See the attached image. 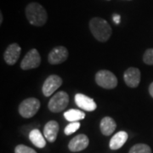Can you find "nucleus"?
I'll list each match as a JSON object with an SVG mask.
<instances>
[{
  "label": "nucleus",
  "mask_w": 153,
  "mask_h": 153,
  "mask_svg": "<svg viewBox=\"0 0 153 153\" xmlns=\"http://www.w3.org/2000/svg\"><path fill=\"white\" fill-rule=\"evenodd\" d=\"M89 29L94 37L100 42H106L112 33L109 23L100 17H94L90 20Z\"/></svg>",
  "instance_id": "f257e3e1"
},
{
  "label": "nucleus",
  "mask_w": 153,
  "mask_h": 153,
  "mask_svg": "<svg viewBox=\"0 0 153 153\" xmlns=\"http://www.w3.org/2000/svg\"><path fill=\"white\" fill-rule=\"evenodd\" d=\"M26 16L28 22L35 27H42L47 22V12L43 6L38 3L29 4L26 9Z\"/></svg>",
  "instance_id": "f03ea898"
},
{
  "label": "nucleus",
  "mask_w": 153,
  "mask_h": 153,
  "mask_svg": "<svg viewBox=\"0 0 153 153\" xmlns=\"http://www.w3.org/2000/svg\"><path fill=\"white\" fill-rule=\"evenodd\" d=\"M61 84H62V79L60 76L57 75H50L44 81V85L42 88L43 94L46 97H49L55 93L61 86Z\"/></svg>",
  "instance_id": "0eeeda50"
},
{
  "label": "nucleus",
  "mask_w": 153,
  "mask_h": 153,
  "mask_svg": "<svg viewBox=\"0 0 153 153\" xmlns=\"http://www.w3.org/2000/svg\"><path fill=\"white\" fill-rule=\"evenodd\" d=\"M21 51L22 49L20 47V45L17 44H10L4 52V60L6 61L7 64L9 65H14L16 63V61L20 57L21 55Z\"/></svg>",
  "instance_id": "f8f14e48"
},
{
  "label": "nucleus",
  "mask_w": 153,
  "mask_h": 153,
  "mask_svg": "<svg viewBox=\"0 0 153 153\" xmlns=\"http://www.w3.org/2000/svg\"><path fill=\"white\" fill-rule=\"evenodd\" d=\"M41 63V57L36 49H31L27 54L25 55L21 63L22 70H30L33 68H37Z\"/></svg>",
  "instance_id": "423d86ee"
},
{
  "label": "nucleus",
  "mask_w": 153,
  "mask_h": 153,
  "mask_svg": "<svg viewBox=\"0 0 153 153\" xmlns=\"http://www.w3.org/2000/svg\"><path fill=\"white\" fill-rule=\"evenodd\" d=\"M88 138L85 134H78L75 136L68 144V148L72 152H81L82 150L86 149L88 146Z\"/></svg>",
  "instance_id": "9b49d317"
},
{
  "label": "nucleus",
  "mask_w": 153,
  "mask_h": 153,
  "mask_svg": "<svg viewBox=\"0 0 153 153\" xmlns=\"http://www.w3.org/2000/svg\"><path fill=\"white\" fill-rule=\"evenodd\" d=\"M64 117L66 120L71 123V122H77V121L83 119L85 117V114L84 112H82L79 110L71 109L64 113Z\"/></svg>",
  "instance_id": "f3484780"
},
{
  "label": "nucleus",
  "mask_w": 153,
  "mask_h": 153,
  "mask_svg": "<svg viewBox=\"0 0 153 153\" xmlns=\"http://www.w3.org/2000/svg\"><path fill=\"white\" fill-rule=\"evenodd\" d=\"M113 21L116 24H119L121 22V16L119 15H117V14H115L114 16H113Z\"/></svg>",
  "instance_id": "4be33fe9"
},
{
  "label": "nucleus",
  "mask_w": 153,
  "mask_h": 153,
  "mask_svg": "<svg viewBox=\"0 0 153 153\" xmlns=\"http://www.w3.org/2000/svg\"><path fill=\"white\" fill-rule=\"evenodd\" d=\"M2 22H3V15H2V13L0 14V24H2Z\"/></svg>",
  "instance_id": "b1692460"
},
{
  "label": "nucleus",
  "mask_w": 153,
  "mask_h": 153,
  "mask_svg": "<svg viewBox=\"0 0 153 153\" xmlns=\"http://www.w3.org/2000/svg\"><path fill=\"white\" fill-rule=\"evenodd\" d=\"M68 58V50L64 46L55 47L50 51L48 60L52 65H59L66 61Z\"/></svg>",
  "instance_id": "6e6552de"
},
{
  "label": "nucleus",
  "mask_w": 153,
  "mask_h": 153,
  "mask_svg": "<svg viewBox=\"0 0 153 153\" xmlns=\"http://www.w3.org/2000/svg\"><path fill=\"white\" fill-rule=\"evenodd\" d=\"M143 60L147 65H153V49H149L145 52Z\"/></svg>",
  "instance_id": "aec40b11"
},
{
  "label": "nucleus",
  "mask_w": 153,
  "mask_h": 153,
  "mask_svg": "<svg viewBox=\"0 0 153 153\" xmlns=\"http://www.w3.org/2000/svg\"><path fill=\"white\" fill-rule=\"evenodd\" d=\"M29 139L31 142L38 148H44L46 146V140H44V135L39 131V129L35 128L33 129L29 134Z\"/></svg>",
  "instance_id": "dca6fc26"
},
{
  "label": "nucleus",
  "mask_w": 153,
  "mask_h": 153,
  "mask_svg": "<svg viewBox=\"0 0 153 153\" xmlns=\"http://www.w3.org/2000/svg\"><path fill=\"white\" fill-rule=\"evenodd\" d=\"M75 102L79 108L87 111H93L97 108V105L93 99L83 94H76L75 95Z\"/></svg>",
  "instance_id": "9d476101"
},
{
  "label": "nucleus",
  "mask_w": 153,
  "mask_h": 153,
  "mask_svg": "<svg viewBox=\"0 0 153 153\" xmlns=\"http://www.w3.org/2000/svg\"><path fill=\"white\" fill-rule=\"evenodd\" d=\"M100 131L102 133V134H104L105 136H109L111 134H112V133L115 131L117 128V123L113 118L110 117H105L104 118H102V120L100 121Z\"/></svg>",
  "instance_id": "4468645a"
},
{
  "label": "nucleus",
  "mask_w": 153,
  "mask_h": 153,
  "mask_svg": "<svg viewBox=\"0 0 153 153\" xmlns=\"http://www.w3.org/2000/svg\"><path fill=\"white\" fill-rule=\"evenodd\" d=\"M128 140V134L125 131H120L117 133L110 140V148L111 150L120 149Z\"/></svg>",
  "instance_id": "2eb2a0df"
},
{
  "label": "nucleus",
  "mask_w": 153,
  "mask_h": 153,
  "mask_svg": "<svg viewBox=\"0 0 153 153\" xmlns=\"http://www.w3.org/2000/svg\"><path fill=\"white\" fill-rule=\"evenodd\" d=\"M95 82L100 87L106 89H112L117 85V78L110 71L101 70L96 73Z\"/></svg>",
  "instance_id": "39448f33"
},
{
  "label": "nucleus",
  "mask_w": 153,
  "mask_h": 153,
  "mask_svg": "<svg viewBox=\"0 0 153 153\" xmlns=\"http://www.w3.org/2000/svg\"><path fill=\"white\" fill-rule=\"evenodd\" d=\"M80 128V123L78 122H72L66 126L64 129V133L66 135H70L71 134L75 133L76 130H78Z\"/></svg>",
  "instance_id": "6ab92c4d"
},
{
  "label": "nucleus",
  "mask_w": 153,
  "mask_h": 153,
  "mask_svg": "<svg viewBox=\"0 0 153 153\" xmlns=\"http://www.w3.org/2000/svg\"><path fill=\"white\" fill-rule=\"evenodd\" d=\"M125 83L130 88H136L140 82V71L136 67H129L123 74Z\"/></svg>",
  "instance_id": "1a4fd4ad"
},
{
  "label": "nucleus",
  "mask_w": 153,
  "mask_h": 153,
  "mask_svg": "<svg viewBox=\"0 0 153 153\" xmlns=\"http://www.w3.org/2000/svg\"><path fill=\"white\" fill-rule=\"evenodd\" d=\"M40 108V101L36 98L24 100L19 105V113L25 118H31L37 114Z\"/></svg>",
  "instance_id": "7ed1b4c3"
},
{
  "label": "nucleus",
  "mask_w": 153,
  "mask_h": 153,
  "mask_svg": "<svg viewBox=\"0 0 153 153\" xmlns=\"http://www.w3.org/2000/svg\"><path fill=\"white\" fill-rule=\"evenodd\" d=\"M15 153H37L33 148L28 147L25 145H19L15 149Z\"/></svg>",
  "instance_id": "412c9836"
},
{
  "label": "nucleus",
  "mask_w": 153,
  "mask_h": 153,
  "mask_svg": "<svg viewBox=\"0 0 153 153\" xmlns=\"http://www.w3.org/2000/svg\"><path fill=\"white\" fill-rule=\"evenodd\" d=\"M69 103V95L64 91H60L52 96L49 101L48 107L50 111L58 113L62 111Z\"/></svg>",
  "instance_id": "20e7f679"
},
{
  "label": "nucleus",
  "mask_w": 153,
  "mask_h": 153,
  "mask_svg": "<svg viewBox=\"0 0 153 153\" xmlns=\"http://www.w3.org/2000/svg\"><path fill=\"white\" fill-rule=\"evenodd\" d=\"M149 93L151 94V96L153 98V82H152L151 85L149 86Z\"/></svg>",
  "instance_id": "5701e85b"
},
{
  "label": "nucleus",
  "mask_w": 153,
  "mask_h": 153,
  "mask_svg": "<svg viewBox=\"0 0 153 153\" xmlns=\"http://www.w3.org/2000/svg\"><path fill=\"white\" fill-rule=\"evenodd\" d=\"M58 132H59V124L56 121H49L44 126V137L49 142H55L57 138Z\"/></svg>",
  "instance_id": "ddd939ff"
},
{
  "label": "nucleus",
  "mask_w": 153,
  "mask_h": 153,
  "mask_svg": "<svg viewBox=\"0 0 153 153\" xmlns=\"http://www.w3.org/2000/svg\"><path fill=\"white\" fill-rule=\"evenodd\" d=\"M128 153H152V149L146 144H137L129 150Z\"/></svg>",
  "instance_id": "a211bd4d"
}]
</instances>
